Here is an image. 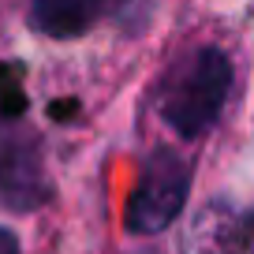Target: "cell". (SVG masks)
<instances>
[{
  "instance_id": "cell-1",
  "label": "cell",
  "mask_w": 254,
  "mask_h": 254,
  "mask_svg": "<svg viewBox=\"0 0 254 254\" xmlns=\"http://www.w3.org/2000/svg\"><path fill=\"white\" fill-rule=\"evenodd\" d=\"M232 90V64L221 49H194L172 64L157 94L161 120L183 138H198L217 124Z\"/></svg>"
},
{
  "instance_id": "cell-2",
  "label": "cell",
  "mask_w": 254,
  "mask_h": 254,
  "mask_svg": "<svg viewBox=\"0 0 254 254\" xmlns=\"http://www.w3.org/2000/svg\"><path fill=\"white\" fill-rule=\"evenodd\" d=\"M190 190V165L168 146L146 157V168L138 176L131 198H127V232L135 236H157L180 217Z\"/></svg>"
},
{
  "instance_id": "cell-3",
  "label": "cell",
  "mask_w": 254,
  "mask_h": 254,
  "mask_svg": "<svg viewBox=\"0 0 254 254\" xmlns=\"http://www.w3.org/2000/svg\"><path fill=\"white\" fill-rule=\"evenodd\" d=\"M49 198L41 146L26 127L0 116V206L4 209H38Z\"/></svg>"
},
{
  "instance_id": "cell-4",
  "label": "cell",
  "mask_w": 254,
  "mask_h": 254,
  "mask_svg": "<svg viewBox=\"0 0 254 254\" xmlns=\"http://www.w3.org/2000/svg\"><path fill=\"white\" fill-rule=\"evenodd\" d=\"M101 15V0H34L30 26L45 38H79Z\"/></svg>"
},
{
  "instance_id": "cell-5",
  "label": "cell",
  "mask_w": 254,
  "mask_h": 254,
  "mask_svg": "<svg viewBox=\"0 0 254 254\" xmlns=\"http://www.w3.org/2000/svg\"><path fill=\"white\" fill-rule=\"evenodd\" d=\"M0 254H19V239H15V232L0 228Z\"/></svg>"
}]
</instances>
